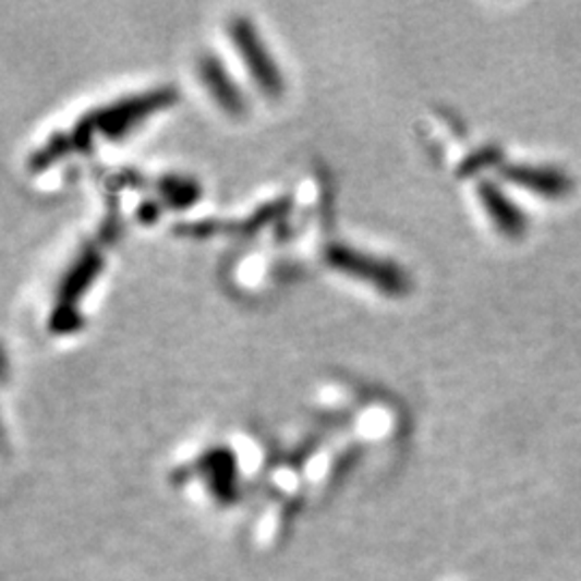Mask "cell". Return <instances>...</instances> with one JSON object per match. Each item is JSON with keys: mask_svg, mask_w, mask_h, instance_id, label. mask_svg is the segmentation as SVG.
Listing matches in <instances>:
<instances>
[{"mask_svg": "<svg viewBox=\"0 0 581 581\" xmlns=\"http://www.w3.org/2000/svg\"><path fill=\"white\" fill-rule=\"evenodd\" d=\"M172 97V90L168 88H160V90H152V93H145V95H134V97H128L123 101H117L108 108H99L95 112H90L83 123L78 125L76 130V141L83 143L84 134H88V130L93 125H101V128H108V130H123L125 123H130L132 119H136L138 114H145L149 112L152 108H158L162 104H167L168 99Z\"/></svg>", "mask_w": 581, "mask_h": 581, "instance_id": "1", "label": "cell"}, {"mask_svg": "<svg viewBox=\"0 0 581 581\" xmlns=\"http://www.w3.org/2000/svg\"><path fill=\"white\" fill-rule=\"evenodd\" d=\"M328 258L336 267H340L344 271H351V274H355L360 278H366V280L375 282L377 287H382L386 291H401L406 287V278L395 265L377 261V258L366 256V254H360L355 250L344 249V246H330L328 249Z\"/></svg>", "mask_w": 581, "mask_h": 581, "instance_id": "2", "label": "cell"}, {"mask_svg": "<svg viewBox=\"0 0 581 581\" xmlns=\"http://www.w3.org/2000/svg\"><path fill=\"white\" fill-rule=\"evenodd\" d=\"M231 35H233V41L240 48V52H242V57H244V61L249 65L250 74L254 76V81L263 86V90H267L271 95L278 93L280 90L278 70L274 68V63L267 57L263 44L254 35L249 20L235 17L231 22Z\"/></svg>", "mask_w": 581, "mask_h": 581, "instance_id": "3", "label": "cell"}, {"mask_svg": "<svg viewBox=\"0 0 581 581\" xmlns=\"http://www.w3.org/2000/svg\"><path fill=\"white\" fill-rule=\"evenodd\" d=\"M97 265H99L97 254L95 252H84L83 256L78 258V263L74 265V269L68 274V278L61 285V306H59L57 313H68V306L81 295L86 282L95 274Z\"/></svg>", "mask_w": 581, "mask_h": 581, "instance_id": "4", "label": "cell"}, {"mask_svg": "<svg viewBox=\"0 0 581 581\" xmlns=\"http://www.w3.org/2000/svg\"><path fill=\"white\" fill-rule=\"evenodd\" d=\"M201 72H203L205 83L211 86L214 95L220 99V104H222L227 110L238 112V110L242 108V97H240L238 88H235L233 83L229 81V76L225 74V70L220 68L218 61H214V59H205V61L201 63Z\"/></svg>", "mask_w": 581, "mask_h": 581, "instance_id": "5", "label": "cell"}]
</instances>
